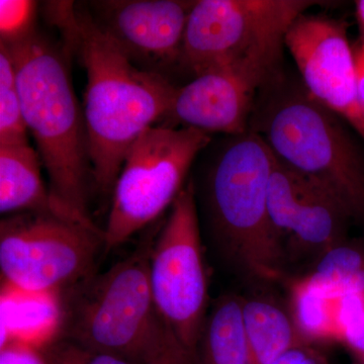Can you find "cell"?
Instances as JSON below:
<instances>
[{"instance_id":"cell-18","label":"cell","mask_w":364,"mask_h":364,"mask_svg":"<svg viewBox=\"0 0 364 364\" xmlns=\"http://www.w3.org/2000/svg\"><path fill=\"white\" fill-rule=\"evenodd\" d=\"M291 296L294 325L306 341H340L339 296L327 293L305 279L294 284Z\"/></svg>"},{"instance_id":"cell-21","label":"cell","mask_w":364,"mask_h":364,"mask_svg":"<svg viewBox=\"0 0 364 364\" xmlns=\"http://www.w3.org/2000/svg\"><path fill=\"white\" fill-rule=\"evenodd\" d=\"M49 364H142L114 352L91 348L59 337L41 350Z\"/></svg>"},{"instance_id":"cell-22","label":"cell","mask_w":364,"mask_h":364,"mask_svg":"<svg viewBox=\"0 0 364 364\" xmlns=\"http://www.w3.org/2000/svg\"><path fill=\"white\" fill-rule=\"evenodd\" d=\"M38 4L31 0L0 1V40L11 46L23 42L36 33Z\"/></svg>"},{"instance_id":"cell-10","label":"cell","mask_w":364,"mask_h":364,"mask_svg":"<svg viewBox=\"0 0 364 364\" xmlns=\"http://www.w3.org/2000/svg\"><path fill=\"white\" fill-rule=\"evenodd\" d=\"M286 47L309 95L341 117L364 143L355 56L346 25L327 16L301 14L287 31Z\"/></svg>"},{"instance_id":"cell-25","label":"cell","mask_w":364,"mask_h":364,"mask_svg":"<svg viewBox=\"0 0 364 364\" xmlns=\"http://www.w3.org/2000/svg\"><path fill=\"white\" fill-rule=\"evenodd\" d=\"M341 342L349 347L358 359L364 358V314L347 328Z\"/></svg>"},{"instance_id":"cell-3","label":"cell","mask_w":364,"mask_h":364,"mask_svg":"<svg viewBox=\"0 0 364 364\" xmlns=\"http://www.w3.org/2000/svg\"><path fill=\"white\" fill-rule=\"evenodd\" d=\"M251 132L274 157L329 191L352 221L364 224V143L341 117L314 100L304 86L273 97Z\"/></svg>"},{"instance_id":"cell-1","label":"cell","mask_w":364,"mask_h":364,"mask_svg":"<svg viewBox=\"0 0 364 364\" xmlns=\"http://www.w3.org/2000/svg\"><path fill=\"white\" fill-rule=\"evenodd\" d=\"M48 21L59 28L67 51L86 71L85 116L95 186L112 193L124 157L136 139L168 114L178 86L141 69L72 1L45 4Z\"/></svg>"},{"instance_id":"cell-28","label":"cell","mask_w":364,"mask_h":364,"mask_svg":"<svg viewBox=\"0 0 364 364\" xmlns=\"http://www.w3.org/2000/svg\"><path fill=\"white\" fill-rule=\"evenodd\" d=\"M356 20H358L360 43L358 49L364 51V0L356 1Z\"/></svg>"},{"instance_id":"cell-29","label":"cell","mask_w":364,"mask_h":364,"mask_svg":"<svg viewBox=\"0 0 364 364\" xmlns=\"http://www.w3.org/2000/svg\"><path fill=\"white\" fill-rule=\"evenodd\" d=\"M354 54H355V56L360 59L364 63V51H361V50L358 49L354 52Z\"/></svg>"},{"instance_id":"cell-27","label":"cell","mask_w":364,"mask_h":364,"mask_svg":"<svg viewBox=\"0 0 364 364\" xmlns=\"http://www.w3.org/2000/svg\"><path fill=\"white\" fill-rule=\"evenodd\" d=\"M355 56V54H354ZM356 80H358V93L359 105L364 117V63L355 56Z\"/></svg>"},{"instance_id":"cell-20","label":"cell","mask_w":364,"mask_h":364,"mask_svg":"<svg viewBox=\"0 0 364 364\" xmlns=\"http://www.w3.org/2000/svg\"><path fill=\"white\" fill-rule=\"evenodd\" d=\"M11 50L0 44V145L28 142Z\"/></svg>"},{"instance_id":"cell-2","label":"cell","mask_w":364,"mask_h":364,"mask_svg":"<svg viewBox=\"0 0 364 364\" xmlns=\"http://www.w3.org/2000/svg\"><path fill=\"white\" fill-rule=\"evenodd\" d=\"M1 44V43H0ZM26 129L32 134L57 205L86 226L93 181L83 111L64 54L37 32L11 46Z\"/></svg>"},{"instance_id":"cell-13","label":"cell","mask_w":364,"mask_h":364,"mask_svg":"<svg viewBox=\"0 0 364 364\" xmlns=\"http://www.w3.org/2000/svg\"><path fill=\"white\" fill-rule=\"evenodd\" d=\"M1 345L18 342L42 350L61 336L65 304L58 291H31L1 282Z\"/></svg>"},{"instance_id":"cell-12","label":"cell","mask_w":364,"mask_h":364,"mask_svg":"<svg viewBox=\"0 0 364 364\" xmlns=\"http://www.w3.org/2000/svg\"><path fill=\"white\" fill-rule=\"evenodd\" d=\"M259 83L234 69L208 72L178 86L162 126L231 136L250 129Z\"/></svg>"},{"instance_id":"cell-4","label":"cell","mask_w":364,"mask_h":364,"mask_svg":"<svg viewBox=\"0 0 364 364\" xmlns=\"http://www.w3.org/2000/svg\"><path fill=\"white\" fill-rule=\"evenodd\" d=\"M312 0H200L191 9L179 69L193 76L234 69L262 87L279 80L289 26Z\"/></svg>"},{"instance_id":"cell-11","label":"cell","mask_w":364,"mask_h":364,"mask_svg":"<svg viewBox=\"0 0 364 364\" xmlns=\"http://www.w3.org/2000/svg\"><path fill=\"white\" fill-rule=\"evenodd\" d=\"M196 1L105 0L88 4L91 18L136 66L169 78L179 68L188 16Z\"/></svg>"},{"instance_id":"cell-24","label":"cell","mask_w":364,"mask_h":364,"mask_svg":"<svg viewBox=\"0 0 364 364\" xmlns=\"http://www.w3.org/2000/svg\"><path fill=\"white\" fill-rule=\"evenodd\" d=\"M270 364H326V360L318 351L306 343L284 352Z\"/></svg>"},{"instance_id":"cell-23","label":"cell","mask_w":364,"mask_h":364,"mask_svg":"<svg viewBox=\"0 0 364 364\" xmlns=\"http://www.w3.org/2000/svg\"><path fill=\"white\" fill-rule=\"evenodd\" d=\"M0 364H49L40 349L18 342H9L0 348Z\"/></svg>"},{"instance_id":"cell-15","label":"cell","mask_w":364,"mask_h":364,"mask_svg":"<svg viewBox=\"0 0 364 364\" xmlns=\"http://www.w3.org/2000/svg\"><path fill=\"white\" fill-rule=\"evenodd\" d=\"M351 221L337 198L311 181L296 208L287 242L299 252L322 255L346 241L347 227Z\"/></svg>"},{"instance_id":"cell-5","label":"cell","mask_w":364,"mask_h":364,"mask_svg":"<svg viewBox=\"0 0 364 364\" xmlns=\"http://www.w3.org/2000/svg\"><path fill=\"white\" fill-rule=\"evenodd\" d=\"M274 155L254 132L232 136L208 176V200L215 236L229 257L262 280L282 274L284 246L268 208Z\"/></svg>"},{"instance_id":"cell-26","label":"cell","mask_w":364,"mask_h":364,"mask_svg":"<svg viewBox=\"0 0 364 364\" xmlns=\"http://www.w3.org/2000/svg\"><path fill=\"white\" fill-rule=\"evenodd\" d=\"M159 364H200L189 354L181 349H173L163 354L160 358Z\"/></svg>"},{"instance_id":"cell-30","label":"cell","mask_w":364,"mask_h":364,"mask_svg":"<svg viewBox=\"0 0 364 364\" xmlns=\"http://www.w3.org/2000/svg\"><path fill=\"white\" fill-rule=\"evenodd\" d=\"M359 360H360L361 364H364V358L359 359Z\"/></svg>"},{"instance_id":"cell-6","label":"cell","mask_w":364,"mask_h":364,"mask_svg":"<svg viewBox=\"0 0 364 364\" xmlns=\"http://www.w3.org/2000/svg\"><path fill=\"white\" fill-rule=\"evenodd\" d=\"M150 251L133 254L82 282L85 289L65 312L60 337L143 364L163 328L151 291Z\"/></svg>"},{"instance_id":"cell-8","label":"cell","mask_w":364,"mask_h":364,"mask_svg":"<svg viewBox=\"0 0 364 364\" xmlns=\"http://www.w3.org/2000/svg\"><path fill=\"white\" fill-rule=\"evenodd\" d=\"M104 230L50 213H18L0 224L2 282L31 291L71 289L91 277Z\"/></svg>"},{"instance_id":"cell-9","label":"cell","mask_w":364,"mask_h":364,"mask_svg":"<svg viewBox=\"0 0 364 364\" xmlns=\"http://www.w3.org/2000/svg\"><path fill=\"white\" fill-rule=\"evenodd\" d=\"M149 279L158 317L198 360L207 322L208 277L191 181L177 196L156 243L151 247Z\"/></svg>"},{"instance_id":"cell-14","label":"cell","mask_w":364,"mask_h":364,"mask_svg":"<svg viewBox=\"0 0 364 364\" xmlns=\"http://www.w3.org/2000/svg\"><path fill=\"white\" fill-rule=\"evenodd\" d=\"M41 164L28 142L0 145V212L50 213L74 220L53 200L41 176Z\"/></svg>"},{"instance_id":"cell-19","label":"cell","mask_w":364,"mask_h":364,"mask_svg":"<svg viewBox=\"0 0 364 364\" xmlns=\"http://www.w3.org/2000/svg\"><path fill=\"white\" fill-rule=\"evenodd\" d=\"M304 279L336 296L364 294V246L346 241L335 246L321 255Z\"/></svg>"},{"instance_id":"cell-17","label":"cell","mask_w":364,"mask_h":364,"mask_svg":"<svg viewBox=\"0 0 364 364\" xmlns=\"http://www.w3.org/2000/svg\"><path fill=\"white\" fill-rule=\"evenodd\" d=\"M200 364H251L242 301L221 299L207 318L198 347Z\"/></svg>"},{"instance_id":"cell-7","label":"cell","mask_w":364,"mask_h":364,"mask_svg":"<svg viewBox=\"0 0 364 364\" xmlns=\"http://www.w3.org/2000/svg\"><path fill=\"white\" fill-rule=\"evenodd\" d=\"M210 136L191 128L151 127L131 146L112 191L105 252L124 243L172 207Z\"/></svg>"},{"instance_id":"cell-16","label":"cell","mask_w":364,"mask_h":364,"mask_svg":"<svg viewBox=\"0 0 364 364\" xmlns=\"http://www.w3.org/2000/svg\"><path fill=\"white\" fill-rule=\"evenodd\" d=\"M242 314L251 364H270L289 349L310 343L296 329L293 317L270 301H242Z\"/></svg>"}]
</instances>
